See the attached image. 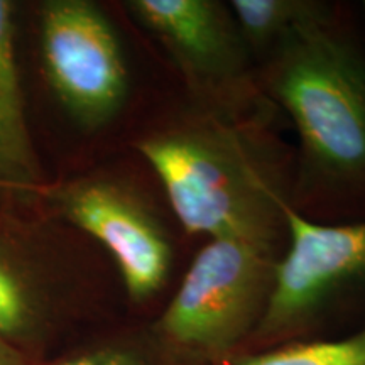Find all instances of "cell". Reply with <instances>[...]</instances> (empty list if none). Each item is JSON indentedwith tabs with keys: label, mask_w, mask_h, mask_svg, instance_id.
Listing matches in <instances>:
<instances>
[{
	"label": "cell",
	"mask_w": 365,
	"mask_h": 365,
	"mask_svg": "<svg viewBox=\"0 0 365 365\" xmlns=\"http://www.w3.org/2000/svg\"><path fill=\"white\" fill-rule=\"evenodd\" d=\"M282 113L230 117L173 90L130 143L156 175L188 239H242L284 254L296 150Z\"/></svg>",
	"instance_id": "1"
},
{
	"label": "cell",
	"mask_w": 365,
	"mask_h": 365,
	"mask_svg": "<svg viewBox=\"0 0 365 365\" xmlns=\"http://www.w3.org/2000/svg\"><path fill=\"white\" fill-rule=\"evenodd\" d=\"M255 66L298 137L291 210L317 223L365 220V48L349 9L328 2Z\"/></svg>",
	"instance_id": "2"
},
{
	"label": "cell",
	"mask_w": 365,
	"mask_h": 365,
	"mask_svg": "<svg viewBox=\"0 0 365 365\" xmlns=\"http://www.w3.org/2000/svg\"><path fill=\"white\" fill-rule=\"evenodd\" d=\"M282 252L255 242L205 240L150 330L176 365H218L262 322Z\"/></svg>",
	"instance_id": "3"
},
{
	"label": "cell",
	"mask_w": 365,
	"mask_h": 365,
	"mask_svg": "<svg viewBox=\"0 0 365 365\" xmlns=\"http://www.w3.org/2000/svg\"><path fill=\"white\" fill-rule=\"evenodd\" d=\"M336 318L365 325V220L317 223L289 210L271 299L239 354L323 339Z\"/></svg>",
	"instance_id": "4"
},
{
	"label": "cell",
	"mask_w": 365,
	"mask_h": 365,
	"mask_svg": "<svg viewBox=\"0 0 365 365\" xmlns=\"http://www.w3.org/2000/svg\"><path fill=\"white\" fill-rule=\"evenodd\" d=\"M130 17L156 41L180 90L230 117L277 115L257 81V66L223 0H130Z\"/></svg>",
	"instance_id": "5"
},
{
	"label": "cell",
	"mask_w": 365,
	"mask_h": 365,
	"mask_svg": "<svg viewBox=\"0 0 365 365\" xmlns=\"http://www.w3.org/2000/svg\"><path fill=\"white\" fill-rule=\"evenodd\" d=\"M53 198L59 215L110 254L132 308L148 309L170 293L190 239L166 195L153 200L115 178L85 176Z\"/></svg>",
	"instance_id": "6"
},
{
	"label": "cell",
	"mask_w": 365,
	"mask_h": 365,
	"mask_svg": "<svg viewBox=\"0 0 365 365\" xmlns=\"http://www.w3.org/2000/svg\"><path fill=\"white\" fill-rule=\"evenodd\" d=\"M49 85L73 120L100 130L125 108L130 71L115 27L88 0H51L41 12Z\"/></svg>",
	"instance_id": "7"
},
{
	"label": "cell",
	"mask_w": 365,
	"mask_h": 365,
	"mask_svg": "<svg viewBox=\"0 0 365 365\" xmlns=\"http://www.w3.org/2000/svg\"><path fill=\"white\" fill-rule=\"evenodd\" d=\"M73 308L0 262V340L38 365L58 354Z\"/></svg>",
	"instance_id": "8"
},
{
	"label": "cell",
	"mask_w": 365,
	"mask_h": 365,
	"mask_svg": "<svg viewBox=\"0 0 365 365\" xmlns=\"http://www.w3.org/2000/svg\"><path fill=\"white\" fill-rule=\"evenodd\" d=\"M36 161L14 54L12 7L0 0V181L33 182Z\"/></svg>",
	"instance_id": "9"
},
{
	"label": "cell",
	"mask_w": 365,
	"mask_h": 365,
	"mask_svg": "<svg viewBox=\"0 0 365 365\" xmlns=\"http://www.w3.org/2000/svg\"><path fill=\"white\" fill-rule=\"evenodd\" d=\"M254 61L267 56L299 26L325 11L327 0H230L228 2Z\"/></svg>",
	"instance_id": "10"
},
{
	"label": "cell",
	"mask_w": 365,
	"mask_h": 365,
	"mask_svg": "<svg viewBox=\"0 0 365 365\" xmlns=\"http://www.w3.org/2000/svg\"><path fill=\"white\" fill-rule=\"evenodd\" d=\"M38 365H176L149 322L68 346Z\"/></svg>",
	"instance_id": "11"
},
{
	"label": "cell",
	"mask_w": 365,
	"mask_h": 365,
	"mask_svg": "<svg viewBox=\"0 0 365 365\" xmlns=\"http://www.w3.org/2000/svg\"><path fill=\"white\" fill-rule=\"evenodd\" d=\"M218 365H365V325L331 339L296 340L242 352Z\"/></svg>",
	"instance_id": "12"
},
{
	"label": "cell",
	"mask_w": 365,
	"mask_h": 365,
	"mask_svg": "<svg viewBox=\"0 0 365 365\" xmlns=\"http://www.w3.org/2000/svg\"><path fill=\"white\" fill-rule=\"evenodd\" d=\"M0 365H31L27 360L0 340Z\"/></svg>",
	"instance_id": "13"
},
{
	"label": "cell",
	"mask_w": 365,
	"mask_h": 365,
	"mask_svg": "<svg viewBox=\"0 0 365 365\" xmlns=\"http://www.w3.org/2000/svg\"><path fill=\"white\" fill-rule=\"evenodd\" d=\"M364 11H365V2H364Z\"/></svg>",
	"instance_id": "14"
}]
</instances>
